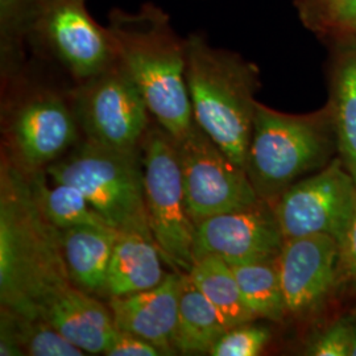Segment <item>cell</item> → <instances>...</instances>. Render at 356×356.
<instances>
[{"label": "cell", "instance_id": "cell-1", "mask_svg": "<svg viewBox=\"0 0 356 356\" xmlns=\"http://www.w3.org/2000/svg\"><path fill=\"white\" fill-rule=\"evenodd\" d=\"M0 296L3 307L48 321L86 354H103L116 332L110 309L70 279L60 229L15 169L1 173Z\"/></svg>", "mask_w": 356, "mask_h": 356}, {"label": "cell", "instance_id": "cell-2", "mask_svg": "<svg viewBox=\"0 0 356 356\" xmlns=\"http://www.w3.org/2000/svg\"><path fill=\"white\" fill-rule=\"evenodd\" d=\"M118 58L138 85L149 113L175 139L194 127L186 83L185 38L178 36L169 15L147 1L134 13L114 8L108 13Z\"/></svg>", "mask_w": 356, "mask_h": 356}, {"label": "cell", "instance_id": "cell-3", "mask_svg": "<svg viewBox=\"0 0 356 356\" xmlns=\"http://www.w3.org/2000/svg\"><path fill=\"white\" fill-rule=\"evenodd\" d=\"M185 51L194 122L244 168L259 104V67L239 53L214 48L202 32L185 38Z\"/></svg>", "mask_w": 356, "mask_h": 356}, {"label": "cell", "instance_id": "cell-4", "mask_svg": "<svg viewBox=\"0 0 356 356\" xmlns=\"http://www.w3.org/2000/svg\"><path fill=\"white\" fill-rule=\"evenodd\" d=\"M337 149L329 106L312 114H285L257 104L244 169L259 198L268 204L310 172L330 163Z\"/></svg>", "mask_w": 356, "mask_h": 356}, {"label": "cell", "instance_id": "cell-5", "mask_svg": "<svg viewBox=\"0 0 356 356\" xmlns=\"http://www.w3.org/2000/svg\"><path fill=\"white\" fill-rule=\"evenodd\" d=\"M45 172L51 182L70 184L82 191L113 229L152 238L136 151H115L86 140Z\"/></svg>", "mask_w": 356, "mask_h": 356}, {"label": "cell", "instance_id": "cell-6", "mask_svg": "<svg viewBox=\"0 0 356 356\" xmlns=\"http://www.w3.org/2000/svg\"><path fill=\"white\" fill-rule=\"evenodd\" d=\"M6 132L26 170L49 165L74 144L78 136L73 90L66 95L49 85L29 79L24 66L7 81Z\"/></svg>", "mask_w": 356, "mask_h": 356}, {"label": "cell", "instance_id": "cell-7", "mask_svg": "<svg viewBox=\"0 0 356 356\" xmlns=\"http://www.w3.org/2000/svg\"><path fill=\"white\" fill-rule=\"evenodd\" d=\"M141 148L145 211L153 241L170 267L189 273L195 225L186 204L176 141L154 123L147 129Z\"/></svg>", "mask_w": 356, "mask_h": 356}, {"label": "cell", "instance_id": "cell-8", "mask_svg": "<svg viewBox=\"0 0 356 356\" xmlns=\"http://www.w3.org/2000/svg\"><path fill=\"white\" fill-rule=\"evenodd\" d=\"M28 49L40 60L61 66L76 83L118 60L111 32L90 15L83 0H42Z\"/></svg>", "mask_w": 356, "mask_h": 356}, {"label": "cell", "instance_id": "cell-9", "mask_svg": "<svg viewBox=\"0 0 356 356\" xmlns=\"http://www.w3.org/2000/svg\"><path fill=\"white\" fill-rule=\"evenodd\" d=\"M73 106L86 140L135 152L149 127V110L126 66L118 58L102 73L76 83Z\"/></svg>", "mask_w": 356, "mask_h": 356}, {"label": "cell", "instance_id": "cell-10", "mask_svg": "<svg viewBox=\"0 0 356 356\" xmlns=\"http://www.w3.org/2000/svg\"><path fill=\"white\" fill-rule=\"evenodd\" d=\"M175 141L186 204L195 226L210 216L260 201L245 169L231 160L197 123Z\"/></svg>", "mask_w": 356, "mask_h": 356}, {"label": "cell", "instance_id": "cell-11", "mask_svg": "<svg viewBox=\"0 0 356 356\" xmlns=\"http://www.w3.org/2000/svg\"><path fill=\"white\" fill-rule=\"evenodd\" d=\"M356 204V182L339 157L302 178L273 204L286 239L329 235L343 241Z\"/></svg>", "mask_w": 356, "mask_h": 356}, {"label": "cell", "instance_id": "cell-12", "mask_svg": "<svg viewBox=\"0 0 356 356\" xmlns=\"http://www.w3.org/2000/svg\"><path fill=\"white\" fill-rule=\"evenodd\" d=\"M284 243L273 206L260 200L198 223L193 254L194 261L214 254L234 266L277 257Z\"/></svg>", "mask_w": 356, "mask_h": 356}, {"label": "cell", "instance_id": "cell-13", "mask_svg": "<svg viewBox=\"0 0 356 356\" xmlns=\"http://www.w3.org/2000/svg\"><path fill=\"white\" fill-rule=\"evenodd\" d=\"M341 243L329 235L286 239L277 256L286 314L310 313L339 279Z\"/></svg>", "mask_w": 356, "mask_h": 356}, {"label": "cell", "instance_id": "cell-14", "mask_svg": "<svg viewBox=\"0 0 356 356\" xmlns=\"http://www.w3.org/2000/svg\"><path fill=\"white\" fill-rule=\"evenodd\" d=\"M181 285L182 273L175 270L152 289L111 297L108 309L115 327L147 339L159 347L164 355L177 354L175 331Z\"/></svg>", "mask_w": 356, "mask_h": 356}, {"label": "cell", "instance_id": "cell-15", "mask_svg": "<svg viewBox=\"0 0 356 356\" xmlns=\"http://www.w3.org/2000/svg\"><path fill=\"white\" fill-rule=\"evenodd\" d=\"M330 49V108L337 151L356 182V40H337Z\"/></svg>", "mask_w": 356, "mask_h": 356}, {"label": "cell", "instance_id": "cell-16", "mask_svg": "<svg viewBox=\"0 0 356 356\" xmlns=\"http://www.w3.org/2000/svg\"><path fill=\"white\" fill-rule=\"evenodd\" d=\"M70 279L91 296H106V281L119 231L110 226L60 229Z\"/></svg>", "mask_w": 356, "mask_h": 356}, {"label": "cell", "instance_id": "cell-17", "mask_svg": "<svg viewBox=\"0 0 356 356\" xmlns=\"http://www.w3.org/2000/svg\"><path fill=\"white\" fill-rule=\"evenodd\" d=\"M165 276L153 238L139 232H119L107 272L108 298L152 289Z\"/></svg>", "mask_w": 356, "mask_h": 356}, {"label": "cell", "instance_id": "cell-18", "mask_svg": "<svg viewBox=\"0 0 356 356\" xmlns=\"http://www.w3.org/2000/svg\"><path fill=\"white\" fill-rule=\"evenodd\" d=\"M222 314L195 286L189 273H182L175 331V350L184 355L210 353L216 341L229 330Z\"/></svg>", "mask_w": 356, "mask_h": 356}, {"label": "cell", "instance_id": "cell-19", "mask_svg": "<svg viewBox=\"0 0 356 356\" xmlns=\"http://www.w3.org/2000/svg\"><path fill=\"white\" fill-rule=\"evenodd\" d=\"M86 353L48 321L1 306L0 355L82 356Z\"/></svg>", "mask_w": 356, "mask_h": 356}, {"label": "cell", "instance_id": "cell-20", "mask_svg": "<svg viewBox=\"0 0 356 356\" xmlns=\"http://www.w3.org/2000/svg\"><path fill=\"white\" fill-rule=\"evenodd\" d=\"M189 275L195 286L216 306L229 327L254 321L227 261L214 254H207L194 261Z\"/></svg>", "mask_w": 356, "mask_h": 356}, {"label": "cell", "instance_id": "cell-21", "mask_svg": "<svg viewBox=\"0 0 356 356\" xmlns=\"http://www.w3.org/2000/svg\"><path fill=\"white\" fill-rule=\"evenodd\" d=\"M28 179L41 213L54 227L110 226L76 186L64 182H53L48 186L45 176L38 175V170L32 172Z\"/></svg>", "mask_w": 356, "mask_h": 356}, {"label": "cell", "instance_id": "cell-22", "mask_svg": "<svg viewBox=\"0 0 356 356\" xmlns=\"http://www.w3.org/2000/svg\"><path fill=\"white\" fill-rule=\"evenodd\" d=\"M231 267L243 301L254 319L280 322L286 316L277 257L234 264Z\"/></svg>", "mask_w": 356, "mask_h": 356}, {"label": "cell", "instance_id": "cell-23", "mask_svg": "<svg viewBox=\"0 0 356 356\" xmlns=\"http://www.w3.org/2000/svg\"><path fill=\"white\" fill-rule=\"evenodd\" d=\"M42 0H0V69L1 79L15 76L26 61L28 36Z\"/></svg>", "mask_w": 356, "mask_h": 356}, {"label": "cell", "instance_id": "cell-24", "mask_svg": "<svg viewBox=\"0 0 356 356\" xmlns=\"http://www.w3.org/2000/svg\"><path fill=\"white\" fill-rule=\"evenodd\" d=\"M270 339L266 327L254 326L251 322L229 327L214 346L209 355L211 356H256L261 354Z\"/></svg>", "mask_w": 356, "mask_h": 356}, {"label": "cell", "instance_id": "cell-25", "mask_svg": "<svg viewBox=\"0 0 356 356\" xmlns=\"http://www.w3.org/2000/svg\"><path fill=\"white\" fill-rule=\"evenodd\" d=\"M356 318L343 317L332 323L314 339L306 350V355L351 356L355 344Z\"/></svg>", "mask_w": 356, "mask_h": 356}, {"label": "cell", "instance_id": "cell-26", "mask_svg": "<svg viewBox=\"0 0 356 356\" xmlns=\"http://www.w3.org/2000/svg\"><path fill=\"white\" fill-rule=\"evenodd\" d=\"M342 0H294L301 24L319 40L326 38Z\"/></svg>", "mask_w": 356, "mask_h": 356}, {"label": "cell", "instance_id": "cell-27", "mask_svg": "<svg viewBox=\"0 0 356 356\" xmlns=\"http://www.w3.org/2000/svg\"><path fill=\"white\" fill-rule=\"evenodd\" d=\"M103 355L107 356H161L164 353L136 334L118 330L107 344Z\"/></svg>", "mask_w": 356, "mask_h": 356}, {"label": "cell", "instance_id": "cell-28", "mask_svg": "<svg viewBox=\"0 0 356 356\" xmlns=\"http://www.w3.org/2000/svg\"><path fill=\"white\" fill-rule=\"evenodd\" d=\"M337 40H356V0H342L322 41L327 44Z\"/></svg>", "mask_w": 356, "mask_h": 356}, {"label": "cell", "instance_id": "cell-29", "mask_svg": "<svg viewBox=\"0 0 356 356\" xmlns=\"http://www.w3.org/2000/svg\"><path fill=\"white\" fill-rule=\"evenodd\" d=\"M339 279L356 281V204L348 229L341 243Z\"/></svg>", "mask_w": 356, "mask_h": 356}, {"label": "cell", "instance_id": "cell-30", "mask_svg": "<svg viewBox=\"0 0 356 356\" xmlns=\"http://www.w3.org/2000/svg\"><path fill=\"white\" fill-rule=\"evenodd\" d=\"M351 356H356V335H355V344H354V348H353V354Z\"/></svg>", "mask_w": 356, "mask_h": 356}, {"label": "cell", "instance_id": "cell-31", "mask_svg": "<svg viewBox=\"0 0 356 356\" xmlns=\"http://www.w3.org/2000/svg\"><path fill=\"white\" fill-rule=\"evenodd\" d=\"M83 1H86V0H83Z\"/></svg>", "mask_w": 356, "mask_h": 356}]
</instances>
